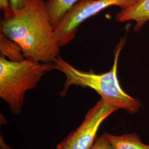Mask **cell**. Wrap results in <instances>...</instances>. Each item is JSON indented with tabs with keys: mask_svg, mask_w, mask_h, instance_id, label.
Masks as SVG:
<instances>
[{
	"mask_svg": "<svg viewBox=\"0 0 149 149\" xmlns=\"http://www.w3.org/2000/svg\"><path fill=\"white\" fill-rule=\"evenodd\" d=\"M0 8L3 12V16L8 15L13 11L10 0H0Z\"/></svg>",
	"mask_w": 149,
	"mask_h": 149,
	"instance_id": "8fae6325",
	"label": "cell"
},
{
	"mask_svg": "<svg viewBox=\"0 0 149 149\" xmlns=\"http://www.w3.org/2000/svg\"><path fill=\"white\" fill-rule=\"evenodd\" d=\"M90 149H112L108 133L103 134L99 138L96 139V141Z\"/></svg>",
	"mask_w": 149,
	"mask_h": 149,
	"instance_id": "30bf717a",
	"label": "cell"
},
{
	"mask_svg": "<svg viewBox=\"0 0 149 149\" xmlns=\"http://www.w3.org/2000/svg\"><path fill=\"white\" fill-rule=\"evenodd\" d=\"M81 0H47V9L50 21L55 28L66 13Z\"/></svg>",
	"mask_w": 149,
	"mask_h": 149,
	"instance_id": "ba28073f",
	"label": "cell"
},
{
	"mask_svg": "<svg viewBox=\"0 0 149 149\" xmlns=\"http://www.w3.org/2000/svg\"><path fill=\"white\" fill-rule=\"evenodd\" d=\"M1 33L17 43L24 58L39 63H54L60 46L44 0H29L23 8L3 16Z\"/></svg>",
	"mask_w": 149,
	"mask_h": 149,
	"instance_id": "6da1fadb",
	"label": "cell"
},
{
	"mask_svg": "<svg viewBox=\"0 0 149 149\" xmlns=\"http://www.w3.org/2000/svg\"><path fill=\"white\" fill-rule=\"evenodd\" d=\"M1 56L11 61H20L24 60L19 45L1 33L0 34Z\"/></svg>",
	"mask_w": 149,
	"mask_h": 149,
	"instance_id": "9c48e42d",
	"label": "cell"
},
{
	"mask_svg": "<svg viewBox=\"0 0 149 149\" xmlns=\"http://www.w3.org/2000/svg\"><path fill=\"white\" fill-rule=\"evenodd\" d=\"M29 0H10L11 7L13 10H18L27 5Z\"/></svg>",
	"mask_w": 149,
	"mask_h": 149,
	"instance_id": "7c38bea8",
	"label": "cell"
},
{
	"mask_svg": "<svg viewBox=\"0 0 149 149\" xmlns=\"http://www.w3.org/2000/svg\"><path fill=\"white\" fill-rule=\"evenodd\" d=\"M112 149H149L137 134L127 133L116 135L108 133Z\"/></svg>",
	"mask_w": 149,
	"mask_h": 149,
	"instance_id": "52a82bcc",
	"label": "cell"
},
{
	"mask_svg": "<svg viewBox=\"0 0 149 149\" xmlns=\"http://www.w3.org/2000/svg\"><path fill=\"white\" fill-rule=\"evenodd\" d=\"M118 22H135L134 31L138 32L149 21V0H138L133 5L121 10L116 16Z\"/></svg>",
	"mask_w": 149,
	"mask_h": 149,
	"instance_id": "8992f818",
	"label": "cell"
},
{
	"mask_svg": "<svg viewBox=\"0 0 149 149\" xmlns=\"http://www.w3.org/2000/svg\"><path fill=\"white\" fill-rule=\"evenodd\" d=\"M117 110L101 98L87 112L80 126L58 144L56 149H90L102 123Z\"/></svg>",
	"mask_w": 149,
	"mask_h": 149,
	"instance_id": "5b68a950",
	"label": "cell"
},
{
	"mask_svg": "<svg viewBox=\"0 0 149 149\" xmlns=\"http://www.w3.org/2000/svg\"><path fill=\"white\" fill-rule=\"evenodd\" d=\"M138 0H81L74 6L54 28V34L60 48L74 39L78 28L88 18L111 6L124 10Z\"/></svg>",
	"mask_w": 149,
	"mask_h": 149,
	"instance_id": "277c9868",
	"label": "cell"
},
{
	"mask_svg": "<svg viewBox=\"0 0 149 149\" xmlns=\"http://www.w3.org/2000/svg\"><path fill=\"white\" fill-rule=\"evenodd\" d=\"M53 70L54 63L26 59L11 61L0 56V98L13 114L19 115L27 91L35 88L43 76Z\"/></svg>",
	"mask_w": 149,
	"mask_h": 149,
	"instance_id": "3957f363",
	"label": "cell"
},
{
	"mask_svg": "<svg viewBox=\"0 0 149 149\" xmlns=\"http://www.w3.org/2000/svg\"><path fill=\"white\" fill-rule=\"evenodd\" d=\"M124 42L122 39L118 45L111 70L101 74H97L91 71L86 72L77 69L59 56L54 63L55 68L66 77L60 95L66 96L72 86L88 87L95 91L102 100L116 107L118 109H124L131 114L138 112L141 107V102L123 90L118 78V58Z\"/></svg>",
	"mask_w": 149,
	"mask_h": 149,
	"instance_id": "7a4b0ae2",
	"label": "cell"
}]
</instances>
